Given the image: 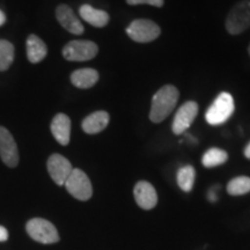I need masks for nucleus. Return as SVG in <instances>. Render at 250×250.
Segmentation results:
<instances>
[{"label":"nucleus","instance_id":"7","mask_svg":"<svg viewBox=\"0 0 250 250\" xmlns=\"http://www.w3.org/2000/svg\"><path fill=\"white\" fill-rule=\"evenodd\" d=\"M99 48L92 41H71L62 49V57L68 62H86L96 57Z\"/></svg>","mask_w":250,"mask_h":250},{"label":"nucleus","instance_id":"9","mask_svg":"<svg viewBox=\"0 0 250 250\" xmlns=\"http://www.w3.org/2000/svg\"><path fill=\"white\" fill-rule=\"evenodd\" d=\"M46 168H48L52 181L57 186H64L67 177L70 176L72 170H73L71 162L65 156L57 154V153L50 155L48 162H46Z\"/></svg>","mask_w":250,"mask_h":250},{"label":"nucleus","instance_id":"25","mask_svg":"<svg viewBox=\"0 0 250 250\" xmlns=\"http://www.w3.org/2000/svg\"><path fill=\"white\" fill-rule=\"evenodd\" d=\"M5 21H6V15H5L4 12L0 11V27H1L2 24L5 23Z\"/></svg>","mask_w":250,"mask_h":250},{"label":"nucleus","instance_id":"14","mask_svg":"<svg viewBox=\"0 0 250 250\" xmlns=\"http://www.w3.org/2000/svg\"><path fill=\"white\" fill-rule=\"evenodd\" d=\"M109 114L107 111L99 110L93 112L83 121V130L88 134H95L101 132L108 126L109 124Z\"/></svg>","mask_w":250,"mask_h":250},{"label":"nucleus","instance_id":"8","mask_svg":"<svg viewBox=\"0 0 250 250\" xmlns=\"http://www.w3.org/2000/svg\"><path fill=\"white\" fill-rule=\"evenodd\" d=\"M0 158L9 168H15L20 161L17 143L12 133L4 126H0Z\"/></svg>","mask_w":250,"mask_h":250},{"label":"nucleus","instance_id":"20","mask_svg":"<svg viewBox=\"0 0 250 250\" xmlns=\"http://www.w3.org/2000/svg\"><path fill=\"white\" fill-rule=\"evenodd\" d=\"M227 192L230 196H242L250 192V177L237 176L227 184Z\"/></svg>","mask_w":250,"mask_h":250},{"label":"nucleus","instance_id":"2","mask_svg":"<svg viewBox=\"0 0 250 250\" xmlns=\"http://www.w3.org/2000/svg\"><path fill=\"white\" fill-rule=\"evenodd\" d=\"M26 232L34 241L52 245L59 241V234L55 225L43 218H33L26 224Z\"/></svg>","mask_w":250,"mask_h":250},{"label":"nucleus","instance_id":"6","mask_svg":"<svg viewBox=\"0 0 250 250\" xmlns=\"http://www.w3.org/2000/svg\"><path fill=\"white\" fill-rule=\"evenodd\" d=\"M64 186L68 193L77 198L78 201H88L93 195V187L89 177L87 176L86 173L78 168H73Z\"/></svg>","mask_w":250,"mask_h":250},{"label":"nucleus","instance_id":"16","mask_svg":"<svg viewBox=\"0 0 250 250\" xmlns=\"http://www.w3.org/2000/svg\"><path fill=\"white\" fill-rule=\"evenodd\" d=\"M99 73L94 68H80L71 74V83L78 88L88 89L98 83Z\"/></svg>","mask_w":250,"mask_h":250},{"label":"nucleus","instance_id":"24","mask_svg":"<svg viewBox=\"0 0 250 250\" xmlns=\"http://www.w3.org/2000/svg\"><path fill=\"white\" fill-rule=\"evenodd\" d=\"M208 199H210L212 203L217 202V199H218L217 198V192L214 191V188H213V189H211L210 192H208Z\"/></svg>","mask_w":250,"mask_h":250},{"label":"nucleus","instance_id":"1","mask_svg":"<svg viewBox=\"0 0 250 250\" xmlns=\"http://www.w3.org/2000/svg\"><path fill=\"white\" fill-rule=\"evenodd\" d=\"M179 96V89L175 86L166 85L161 87L153 96L149 120L153 123H160V122L165 121L176 107Z\"/></svg>","mask_w":250,"mask_h":250},{"label":"nucleus","instance_id":"3","mask_svg":"<svg viewBox=\"0 0 250 250\" xmlns=\"http://www.w3.org/2000/svg\"><path fill=\"white\" fill-rule=\"evenodd\" d=\"M234 99L229 93L223 92L217 96L205 114V120L210 125H220L229 120L234 112Z\"/></svg>","mask_w":250,"mask_h":250},{"label":"nucleus","instance_id":"19","mask_svg":"<svg viewBox=\"0 0 250 250\" xmlns=\"http://www.w3.org/2000/svg\"><path fill=\"white\" fill-rule=\"evenodd\" d=\"M228 159V154L224 149L212 147L208 151L205 152V154L203 155L202 162L203 166L206 168H213L217 166H220L225 164Z\"/></svg>","mask_w":250,"mask_h":250},{"label":"nucleus","instance_id":"4","mask_svg":"<svg viewBox=\"0 0 250 250\" xmlns=\"http://www.w3.org/2000/svg\"><path fill=\"white\" fill-rule=\"evenodd\" d=\"M226 29L230 35H239L250 28V0H241L233 6L226 18Z\"/></svg>","mask_w":250,"mask_h":250},{"label":"nucleus","instance_id":"23","mask_svg":"<svg viewBox=\"0 0 250 250\" xmlns=\"http://www.w3.org/2000/svg\"><path fill=\"white\" fill-rule=\"evenodd\" d=\"M8 236V230L4 226H0V242L7 241Z\"/></svg>","mask_w":250,"mask_h":250},{"label":"nucleus","instance_id":"22","mask_svg":"<svg viewBox=\"0 0 250 250\" xmlns=\"http://www.w3.org/2000/svg\"><path fill=\"white\" fill-rule=\"evenodd\" d=\"M129 5H151L155 7H162L164 6V0H126Z\"/></svg>","mask_w":250,"mask_h":250},{"label":"nucleus","instance_id":"18","mask_svg":"<svg viewBox=\"0 0 250 250\" xmlns=\"http://www.w3.org/2000/svg\"><path fill=\"white\" fill-rule=\"evenodd\" d=\"M195 168L190 165L183 166L177 171V184L184 192H190L193 188V183H195Z\"/></svg>","mask_w":250,"mask_h":250},{"label":"nucleus","instance_id":"13","mask_svg":"<svg viewBox=\"0 0 250 250\" xmlns=\"http://www.w3.org/2000/svg\"><path fill=\"white\" fill-rule=\"evenodd\" d=\"M52 136L62 146H66L70 143L71 137V120L67 115L57 114L51 122Z\"/></svg>","mask_w":250,"mask_h":250},{"label":"nucleus","instance_id":"12","mask_svg":"<svg viewBox=\"0 0 250 250\" xmlns=\"http://www.w3.org/2000/svg\"><path fill=\"white\" fill-rule=\"evenodd\" d=\"M133 195L137 204L144 210H152L158 204V195L154 187L146 181H140L136 184Z\"/></svg>","mask_w":250,"mask_h":250},{"label":"nucleus","instance_id":"10","mask_svg":"<svg viewBox=\"0 0 250 250\" xmlns=\"http://www.w3.org/2000/svg\"><path fill=\"white\" fill-rule=\"evenodd\" d=\"M198 114V104L195 101H188L183 103L179 108L176 115H175L174 122H173V132L175 134H182L189 129L190 125L195 121Z\"/></svg>","mask_w":250,"mask_h":250},{"label":"nucleus","instance_id":"17","mask_svg":"<svg viewBox=\"0 0 250 250\" xmlns=\"http://www.w3.org/2000/svg\"><path fill=\"white\" fill-rule=\"evenodd\" d=\"M27 57L30 62L37 64L42 62L48 55V48L45 43L36 35H30L27 39Z\"/></svg>","mask_w":250,"mask_h":250},{"label":"nucleus","instance_id":"27","mask_svg":"<svg viewBox=\"0 0 250 250\" xmlns=\"http://www.w3.org/2000/svg\"><path fill=\"white\" fill-rule=\"evenodd\" d=\"M248 52H249V56H250V44H249V48H248Z\"/></svg>","mask_w":250,"mask_h":250},{"label":"nucleus","instance_id":"15","mask_svg":"<svg viewBox=\"0 0 250 250\" xmlns=\"http://www.w3.org/2000/svg\"><path fill=\"white\" fill-rule=\"evenodd\" d=\"M79 14L87 23L96 28L105 27L109 22V19H110L107 12L94 8L93 6L87 4L83 5L79 8Z\"/></svg>","mask_w":250,"mask_h":250},{"label":"nucleus","instance_id":"11","mask_svg":"<svg viewBox=\"0 0 250 250\" xmlns=\"http://www.w3.org/2000/svg\"><path fill=\"white\" fill-rule=\"evenodd\" d=\"M56 18L61 26L66 29L68 33L74 34V35H81L85 30L79 18L77 17L70 6L64 4L59 5L56 9Z\"/></svg>","mask_w":250,"mask_h":250},{"label":"nucleus","instance_id":"26","mask_svg":"<svg viewBox=\"0 0 250 250\" xmlns=\"http://www.w3.org/2000/svg\"><path fill=\"white\" fill-rule=\"evenodd\" d=\"M245 156L247 159H250V143L247 145V147L245 148Z\"/></svg>","mask_w":250,"mask_h":250},{"label":"nucleus","instance_id":"21","mask_svg":"<svg viewBox=\"0 0 250 250\" xmlns=\"http://www.w3.org/2000/svg\"><path fill=\"white\" fill-rule=\"evenodd\" d=\"M14 61V45L6 40H0V71H6Z\"/></svg>","mask_w":250,"mask_h":250},{"label":"nucleus","instance_id":"5","mask_svg":"<svg viewBox=\"0 0 250 250\" xmlns=\"http://www.w3.org/2000/svg\"><path fill=\"white\" fill-rule=\"evenodd\" d=\"M126 34L134 42L148 43L160 36L161 29L154 21L147 19H137L126 28Z\"/></svg>","mask_w":250,"mask_h":250}]
</instances>
